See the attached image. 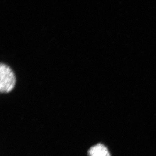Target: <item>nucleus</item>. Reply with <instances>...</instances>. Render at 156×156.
Wrapping results in <instances>:
<instances>
[{
    "instance_id": "obj_1",
    "label": "nucleus",
    "mask_w": 156,
    "mask_h": 156,
    "mask_svg": "<svg viewBox=\"0 0 156 156\" xmlns=\"http://www.w3.org/2000/svg\"><path fill=\"white\" fill-rule=\"evenodd\" d=\"M16 84V77L14 72L7 65H0V92L9 93L14 89Z\"/></svg>"
},
{
    "instance_id": "obj_2",
    "label": "nucleus",
    "mask_w": 156,
    "mask_h": 156,
    "mask_svg": "<svg viewBox=\"0 0 156 156\" xmlns=\"http://www.w3.org/2000/svg\"><path fill=\"white\" fill-rule=\"evenodd\" d=\"M89 156H111L107 148L99 143L90 148L88 151Z\"/></svg>"
}]
</instances>
